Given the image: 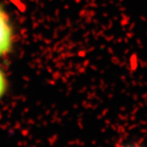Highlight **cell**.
Instances as JSON below:
<instances>
[{"label":"cell","instance_id":"2","mask_svg":"<svg viewBox=\"0 0 147 147\" xmlns=\"http://www.w3.org/2000/svg\"><path fill=\"white\" fill-rule=\"evenodd\" d=\"M5 88H6V82H5V78L4 74L2 73V71L0 70V98L4 95V93L5 91Z\"/></svg>","mask_w":147,"mask_h":147},{"label":"cell","instance_id":"1","mask_svg":"<svg viewBox=\"0 0 147 147\" xmlns=\"http://www.w3.org/2000/svg\"><path fill=\"white\" fill-rule=\"evenodd\" d=\"M13 32L9 19L4 10L0 7V56L6 54L12 46Z\"/></svg>","mask_w":147,"mask_h":147}]
</instances>
